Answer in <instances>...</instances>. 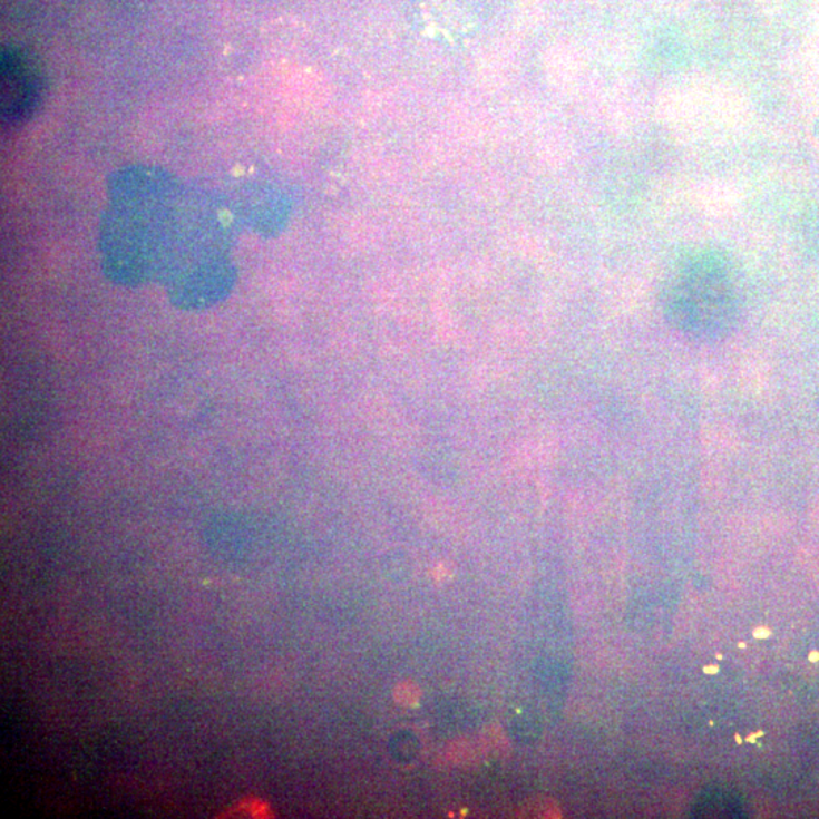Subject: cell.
Here are the masks:
<instances>
[{"instance_id": "obj_1", "label": "cell", "mask_w": 819, "mask_h": 819, "mask_svg": "<svg viewBox=\"0 0 819 819\" xmlns=\"http://www.w3.org/2000/svg\"><path fill=\"white\" fill-rule=\"evenodd\" d=\"M667 325L696 342H716L739 322V295L732 273L712 252L692 255L680 264L663 289Z\"/></svg>"}]
</instances>
